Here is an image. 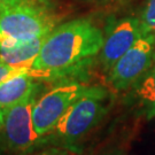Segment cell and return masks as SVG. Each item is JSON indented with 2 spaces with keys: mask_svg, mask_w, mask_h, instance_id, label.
<instances>
[{
  "mask_svg": "<svg viewBox=\"0 0 155 155\" xmlns=\"http://www.w3.org/2000/svg\"><path fill=\"white\" fill-rule=\"evenodd\" d=\"M105 36L90 20L78 18L55 27L31 66L35 78L62 76L81 69L99 55Z\"/></svg>",
  "mask_w": 155,
  "mask_h": 155,
  "instance_id": "cell-1",
  "label": "cell"
},
{
  "mask_svg": "<svg viewBox=\"0 0 155 155\" xmlns=\"http://www.w3.org/2000/svg\"><path fill=\"white\" fill-rule=\"evenodd\" d=\"M108 93L98 86H89L61 116L47 136L72 146L85 138L108 111Z\"/></svg>",
  "mask_w": 155,
  "mask_h": 155,
  "instance_id": "cell-2",
  "label": "cell"
},
{
  "mask_svg": "<svg viewBox=\"0 0 155 155\" xmlns=\"http://www.w3.org/2000/svg\"><path fill=\"white\" fill-rule=\"evenodd\" d=\"M58 18L46 6L18 5L0 8V47H13L47 36Z\"/></svg>",
  "mask_w": 155,
  "mask_h": 155,
  "instance_id": "cell-3",
  "label": "cell"
},
{
  "mask_svg": "<svg viewBox=\"0 0 155 155\" xmlns=\"http://www.w3.org/2000/svg\"><path fill=\"white\" fill-rule=\"evenodd\" d=\"M155 63V36L145 33L108 71V82L115 91L132 89Z\"/></svg>",
  "mask_w": 155,
  "mask_h": 155,
  "instance_id": "cell-4",
  "label": "cell"
},
{
  "mask_svg": "<svg viewBox=\"0 0 155 155\" xmlns=\"http://www.w3.org/2000/svg\"><path fill=\"white\" fill-rule=\"evenodd\" d=\"M87 89L89 86L84 84L66 82L36 99L32 107V120L39 139L46 137L53 130L67 109Z\"/></svg>",
  "mask_w": 155,
  "mask_h": 155,
  "instance_id": "cell-5",
  "label": "cell"
},
{
  "mask_svg": "<svg viewBox=\"0 0 155 155\" xmlns=\"http://www.w3.org/2000/svg\"><path fill=\"white\" fill-rule=\"evenodd\" d=\"M36 92L4 110L1 138L6 147L14 153H27L40 140L32 120Z\"/></svg>",
  "mask_w": 155,
  "mask_h": 155,
  "instance_id": "cell-6",
  "label": "cell"
},
{
  "mask_svg": "<svg viewBox=\"0 0 155 155\" xmlns=\"http://www.w3.org/2000/svg\"><path fill=\"white\" fill-rule=\"evenodd\" d=\"M145 33L140 18L125 17L117 22L105 37L99 52L100 62L106 71H109L117 60Z\"/></svg>",
  "mask_w": 155,
  "mask_h": 155,
  "instance_id": "cell-7",
  "label": "cell"
},
{
  "mask_svg": "<svg viewBox=\"0 0 155 155\" xmlns=\"http://www.w3.org/2000/svg\"><path fill=\"white\" fill-rule=\"evenodd\" d=\"M33 92H36V83L31 69L13 75L0 83V108L5 110Z\"/></svg>",
  "mask_w": 155,
  "mask_h": 155,
  "instance_id": "cell-8",
  "label": "cell"
},
{
  "mask_svg": "<svg viewBox=\"0 0 155 155\" xmlns=\"http://www.w3.org/2000/svg\"><path fill=\"white\" fill-rule=\"evenodd\" d=\"M46 36L13 47H0V59L8 64L18 68H31L38 56Z\"/></svg>",
  "mask_w": 155,
  "mask_h": 155,
  "instance_id": "cell-9",
  "label": "cell"
},
{
  "mask_svg": "<svg viewBox=\"0 0 155 155\" xmlns=\"http://www.w3.org/2000/svg\"><path fill=\"white\" fill-rule=\"evenodd\" d=\"M132 89L140 113L148 121L155 118V63Z\"/></svg>",
  "mask_w": 155,
  "mask_h": 155,
  "instance_id": "cell-10",
  "label": "cell"
},
{
  "mask_svg": "<svg viewBox=\"0 0 155 155\" xmlns=\"http://www.w3.org/2000/svg\"><path fill=\"white\" fill-rule=\"evenodd\" d=\"M140 22L145 32L155 36V0H146Z\"/></svg>",
  "mask_w": 155,
  "mask_h": 155,
  "instance_id": "cell-11",
  "label": "cell"
},
{
  "mask_svg": "<svg viewBox=\"0 0 155 155\" xmlns=\"http://www.w3.org/2000/svg\"><path fill=\"white\" fill-rule=\"evenodd\" d=\"M30 68H18V67H14L8 64L7 62H5L2 59H0V83L4 82L5 79L9 78L13 75H16L20 72L27 71Z\"/></svg>",
  "mask_w": 155,
  "mask_h": 155,
  "instance_id": "cell-12",
  "label": "cell"
},
{
  "mask_svg": "<svg viewBox=\"0 0 155 155\" xmlns=\"http://www.w3.org/2000/svg\"><path fill=\"white\" fill-rule=\"evenodd\" d=\"M18 5H47V0H0V8Z\"/></svg>",
  "mask_w": 155,
  "mask_h": 155,
  "instance_id": "cell-13",
  "label": "cell"
},
{
  "mask_svg": "<svg viewBox=\"0 0 155 155\" xmlns=\"http://www.w3.org/2000/svg\"><path fill=\"white\" fill-rule=\"evenodd\" d=\"M33 155H72V153H70L69 150H64V148H47Z\"/></svg>",
  "mask_w": 155,
  "mask_h": 155,
  "instance_id": "cell-14",
  "label": "cell"
},
{
  "mask_svg": "<svg viewBox=\"0 0 155 155\" xmlns=\"http://www.w3.org/2000/svg\"><path fill=\"white\" fill-rule=\"evenodd\" d=\"M102 155H127L122 150H109V152H107L105 154Z\"/></svg>",
  "mask_w": 155,
  "mask_h": 155,
  "instance_id": "cell-15",
  "label": "cell"
},
{
  "mask_svg": "<svg viewBox=\"0 0 155 155\" xmlns=\"http://www.w3.org/2000/svg\"><path fill=\"white\" fill-rule=\"evenodd\" d=\"M2 124H4V110L0 108V139L2 134Z\"/></svg>",
  "mask_w": 155,
  "mask_h": 155,
  "instance_id": "cell-16",
  "label": "cell"
}]
</instances>
